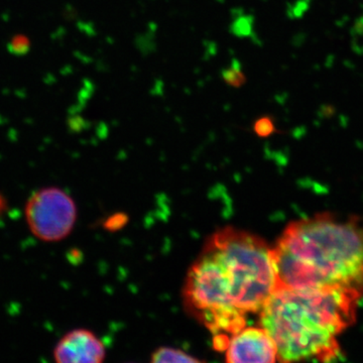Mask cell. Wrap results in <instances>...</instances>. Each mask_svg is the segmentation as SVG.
<instances>
[{"label":"cell","mask_w":363,"mask_h":363,"mask_svg":"<svg viewBox=\"0 0 363 363\" xmlns=\"http://www.w3.org/2000/svg\"><path fill=\"white\" fill-rule=\"evenodd\" d=\"M272 257L278 286L337 289L362 297L363 217L321 213L292 222Z\"/></svg>","instance_id":"1"},{"label":"cell","mask_w":363,"mask_h":363,"mask_svg":"<svg viewBox=\"0 0 363 363\" xmlns=\"http://www.w3.org/2000/svg\"><path fill=\"white\" fill-rule=\"evenodd\" d=\"M360 298L337 289L278 286L259 313V325L274 341L279 362H332L341 355L338 337L354 323Z\"/></svg>","instance_id":"2"},{"label":"cell","mask_w":363,"mask_h":363,"mask_svg":"<svg viewBox=\"0 0 363 363\" xmlns=\"http://www.w3.org/2000/svg\"><path fill=\"white\" fill-rule=\"evenodd\" d=\"M216 264L222 292L247 317L259 313L278 286L272 248L259 236L226 227L204 245Z\"/></svg>","instance_id":"3"},{"label":"cell","mask_w":363,"mask_h":363,"mask_svg":"<svg viewBox=\"0 0 363 363\" xmlns=\"http://www.w3.org/2000/svg\"><path fill=\"white\" fill-rule=\"evenodd\" d=\"M26 225L43 242H60L73 231L78 208L69 193L56 186L40 188L26 203Z\"/></svg>","instance_id":"4"},{"label":"cell","mask_w":363,"mask_h":363,"mask_svg":"<svg viewBox=\"0 0 363 363\" xmlns=\"http://www.w3.org/2000/svg\"><path fill=\"white\" fill-rule=\"evenodd\" d=\"M277 359L276 345L262 327H243L229 338L227 362L271 363Z\"/></svg>","instance_id":"5"},{"label":"cell","mask_w":363,"mask_h":363,"mask_svg":"<svg viewBox=\"0 0 363 363\" xmlns=\"http://www.w3.org/2000/svg\"><path fill=\"white\" fill-rule=\"evenodd\" d=\"M105 357L104 342L92 331L83 328L69 331L52 350L57 363H100Z\"/></svg>","instance_id":"6"},{"label":"cell","mask_w":363,"mask_h":363,"mask_svg":"<svg viewBox=\"0 0 363 363\" xmlns=\"http://www.w3.org/2000/svg\"><path fill=\"white\" fill-rule=\"evenodd\" d=\"M152 362H199V359L191 357L187 353L171 347H162L155 351L152 357Z\"/></svg>","instance_id":"7"},{"label":"cell","mask_w":363,"mask_h":363,"mask_svg":"<svg viewBox=\"0 0 363 363\" xmlns=\"http://www.w3.org/2000/svg\"><path fill=\"white\" fill-rule=\"evenodd\" d=\"M222 78L227 84L235 88H240L247 82V77L241 71V66L238 60H233L230 68L222 71Z\"/></svg>","instance_id":"8"},{"label":"cell","mask_w":363,"mask_h":363,"mask_svg":"<svg viewBox=\"0 0 363 363\" xmlns=\"http://www.w3.org/2000/svg\"><path fill=\"white\" fill-rule=\"evenodd\" d=\"M255 133L260 138H267L272 135L276 131V126H274V119L269 116H262L255 121Z\"/></svg>","instance_id":"9"},{"label":"cell","mask_w":363,"mask_h":363,"mask_svg":"<svg viewBox=\"0 0 363 363\" xmlns=\"http://www.w3.org/2000/svg\"><path fill=\"white\" fill-rule=\"evenodd\" d=\"M252 32V18L250 16H241L234 21L233 33L238 37H247Z\"/></svg>","instance_id":"10"},{"label":"cell","mask_w":363,"mask_h":363,"mask_svg":"<svg viewBox=\"0 0 363 363\" xmlns=\"http://www.w3.org/2000/svg\"><path fill=\"white\" fill-rule=\"evenodd\" d=\"M30 50V42L23 35H16L9 45V51L16 56H23Z\"/></svg>","instance_id":"11"},{"label":"cell","mask_w":363,"mask_h":363,"mask_svg":"<svg viewBox=\"0 0 363 363\" xmlns=\"http://www.w3.org/2000/svg\"><path fill=\"white\" fill-rule=\"evenodd\" d=\"M307 2H306L305 0H301V1H298V4L294 6V9H291V11H292L291 16H296V18H301V16L307 11Z\"/></svg>","instance_id":"12"},{"label":"cell","mask_w":363,"mask_h":363,"mask_svg":"<svg viewBox=\"0 0 363 363\" xmlns=\"http://www.w3.org/2000/svg\"><path fill=\"white\" fill-rule=\"evenodd\" d=\"M320 113H322L323 117H331L334 116V113H336V109L333 105H323V106L321 107Z\"/></svg>","instance_id":"13"}]
</instances>
